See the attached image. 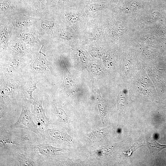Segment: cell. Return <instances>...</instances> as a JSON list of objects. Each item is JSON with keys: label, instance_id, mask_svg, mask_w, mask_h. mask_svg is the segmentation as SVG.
<instances>
[{"label": "cell", "instance_id": "1", "mask_svg": "<svg viewBox=\"0 0 166 166\" xmlns=\"http://www.w3.org/2000/svg\"><path fill=\"white\" fill-rule=\"evenodd\" d=\"M65 150L46 142L30 144L24 149L26 153L36 160L39 166L45 165H45H48L49 161Z\"/></svg>", "mask_w": 166, "mask_h": 166}, {"label": "cell", "instance_id": "2", "mask_svg": "<svg viewBox=\"0 0 166 166\" xmlns=\"http://www.w3.org/2000/svg\"><path fill=\"white\" fill-rule=\"evenodd\" d=\"M31 104V100L26 99H23L20 116L17 121L11 125L10 128L14 129L20 128L27 129L41 137L42 135L38 129L37 126L33 120L32 113L30 110Z\"/></svg>", "mask_w": 166, "mask_h": 166}, {"label": "cell", "instance_id": "3", "mask_svg": "<svg viewBox=\"0 0 166 166\" xmlns=\"http://www.w3.org/2000/svg\"><path fill=\"white\" fill-rule=\"evenodd\" d=\"M41 137L45 142L49 144H71L73 139L65 131L48 127L42 134Z\"/></svg>", "mask_w": 166, "mask_h": 166}, {"label": "cell", "instance_id": "4", "mask_svg": "<svg viewBox=\"0 0 166 166\" xmlns=\"http://www.w3.org/2000/svg\"><path fill=\"white\" fill-rule=\"evenodd\" d=\"M42 102V98L37 97L34 98L32 103L34 106L32 115L36 121L38 129L41 135L50 123L49 118L46 116L45 110L43 107Z\"/></svg>", "mask_w": 166, "mask_h": 166}, {"label": "cell", "instance_id": "5", "mask_svg": "<svg viewBox=\"0 0 166 166\" xmlns=\"http://www.w3.org/2000/svg\"><path fill=\"white\" fill-rule=\"evenodd\" d=\"M51 103L53 108L52 113H53V117H54L52 118L53 119H55L63 125L68 128H69L70 125V120L66 112L63 109L58 106L53 102L51 101Z\"/></svg>", "mask_w": 166, "mask_h": 166}, {"label": "cell", "instance_id": "6", "mask_svg": "<svg viewBox=\"0 0 166 166\" xmlns=\"http://www.w3.org/2000/svg\"><path fill=\"white\" fill-rule=\"evenodd\" d=\"M15 87L14 85L11 83H7L1 86L0 102L5 103L9 101L12 98L14 92Z\"/></svg>", "mask_w": 166, "mask_h": 166}, {"label": "cell", "instance_id": "7", "mask_svg": "<svg viewBox=\"0 0 166 166\" xmlns=\"http://www.w3.org/2000/svg\"><path fill=\"white\" fill-rule=\"evenodd\" d=\"M17 158L18 163V166H39L36 160L26 152L25 154L18 152Z\"/></svg>", "mask_w": 166, "mask_h": 166}, {"label": "cell", "instance_id": "8", "mask_svg": "<svg viewBox=\"0 0 166 166\" xmlns=\"http://www.w3.org/2000/svg\"><path fill=\"white\" fill-rule=\"evenodd\" d=\"M33 70L38 73H44L50 70V66L46 58L43 60H36L31 64Z\"/></svg>", "mask_w": 166, "mask_h": 166}, {"label": "cell", "instance_id": "9", "mask_svg": "<svg viewBox=\"0 0 166 166\" xmlns=\"http://www.w3.org/2000/svg\"><path fill=\"white\" fill-rule=\"evenodd\" d=\"M9 132H4L0 131V148H3L7 145L12 144L19 146L20 144L14 140V138Z\"/></svg>", "mask_w": 166, "mask_h": 166}, {"label": "cell", "instance_id": "10", "mask_svg": "<svg viewBox=\"0 0 166 166\" xmlns=\"http://www.w3.org/2000/svg\"><path fill=\"white\" fill-rule=\"evenodd\" d=\"M37 82L36 81H31L28 83L26 85L23 89V97L26 98L30 100H34L32 94L33 92L38 88L37 87Z\"/></svg>", "mask_w": 166, "mask_h": 166}, {"label": "cell", "instance_id": "11", "mask_svg": "<svg viewBox=\"0 0 166 166\" xmlns=\"http://www.w3.org/2000/svg\"><path fill=\"white\" fill-rule=\"evenodd\" d=\"M107 130L106 128H98L88 134L87 137L92 141L100 140L105 136Z\"/></svg>", "mask_w": 166, "mask_h": 166}, {"label": "cell", "instance_id": "12", "mask_svg": "<svg viewBox=\"0 0 166 166\" xmlns=\"http://www.w3.org/2000/svg\"><path fill=\"white\" fill-rule=\"evenodd\" d=\"M20 65L19 62L17 60H10L5 65V71L7 73L11 74L18 69Z\"/></svg>", "mask_w": 166, "mask_h": 166}, {"label": "cell", "instance_id": "13", "mask_svg": "<svg viewBox=\"0 0 166 166\" xmlns=\"http://www.w3.org/2000/svg\"><path fill=\"white\" fill-rule=\"evenodd\" d=\"M148 146L151 153H156L166 148V145L160 144L155 140L148 143Z\"/></svg>", "mask_w": 166, "mask_h": 166}, {"label": "cell", "instance_id": "14", "mask_svg": "<svg viewBox=\"0 0 166 166\" xmlns=\"http://www.w3.org/2000/svg\"><path fill=\"white\" fill-rule=\"evenodd\" d=\"M102 7L99 4H92L89 7V9L92 11H96L101 9Z\"/></svg>", "mask_w": 166, "mask_h": 166}, {"label": "cell", "instance_id": "15", "mask_svg": "<svg viewBox=\"0 0 166 166\" xmlns=\"http://www.w3.org/2000/svg\"><path fill=\"white\" fill-rule=\"evenodd\" d=\"M166 1V0H165Z\"/></svg>", "mask_w": 166, "mask_h": 166}]
</instances>
